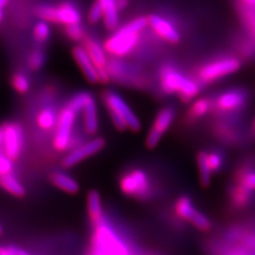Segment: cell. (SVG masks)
<instances>
[{"mask_svg": "<svg viewBox=\"0 0 255 255\" xmlns=\"http://www.w3.org/2000/svg\"><path fill=\"white\" fill-rule=\"evenodd\" d=\"M103 10V21L108 29H116L119 23L117 0H97Z\"/></svg>", "mask_w": 255, "mask_h": 255, "instance_id": "ac0fdd59", "label": "cell"}, {"mask_svg": "<svg viewBox=\"0 0 255 255\" xmlns=\"http://www.w3.org/2000/svg\"><path fill=\"white\" fill-rule=\"evenodd\" d=\"M241 68V62L234 57H223L211 61L198 70V79L202 83H213L232 75Z\"/></svg>", "mask_w": 255, "mask_h": 255, "instance_id": "8992f818", "label": "cell"}, {"mask_svg": "<svg viewBox=\"0 0 255 255\" xmlns=\"http://www.w3.org/2000/svg\"><path fill=\"white\" fill-rule=\"evenodd\" d=\"M1 232H2V230H1V227H0V234H1Z\"/></svg>", "mask_w": 255, "mask_h": 255, "instance_id": "ab89813d", "label": "cell"}, {"mask_svg": "<svg viewBox=\"0 0 255 255\" xmlns=\"http://www.w3.org/2000/svg\"><path fill=\"white\" fill-rule=\"evenodd\" d=\"M0 255H18V249L15 247H0Z\"/></svg>", "mask_w": 255, "mask_h": 255, "instance_id": "d6a6232c", "label": "cell"}, {"mask_svg": "<svg viewBox=\"0 0 255 255\" xmlns=\"http://www.w3.org/2000/svg\"><path fill=\"white\" fill-rule=\"evenodd\" d=\"M9 0H0V21L2 19V9L7 4Z\"/></svg>", "mask_w": 255, "mask_h": 255, "instance_id": "e575fe53", "label": "cell"}, {"mask_svg": "<svg viewBox=\"0 0 255 255\" xmlns=\"http://www.w3.org/2000/svg\"><path fill=\"white\" fill-rule=\"evenodd\" d=\"M247 102V95L244 91L231 89L221 93L214 102V106L222 113H233L242 110Z\"/></svg>", "mask_w": 255, "mask_h": 255, "instance_id": "4fadbf2b", "label": "cell"}, {"mask_svg": "<svg viewBox=\"0 0 255 255\" xmlns=\"http://www.w3.org/2000/svg\"><path fill=\"white\" fill-rule=\"evenodd\" d=\"M51 181L59 189L68 194H77L80 188L78 182L65 172H54L51 177Z\"/></svg>", "mask_w": 255, "mask_h": 255, "instance_id": "ffe728a7", "label": "cell"}, {"mask_svg": "<svg viewBox=\"0 0 255 255\" xmlns=\"http://www.w3.org/2000/svg\"><path fill=\"white\" fill-rule=\"evenodd\" d=\"M0 185H1L2 188H4L7 193H10L11 195L16 197H22L26 194L25 187L22 186L21 183L16 179L12 173L0 178Z\"/></svg>", "mask_w": 255, "mask_h": 255, "instance_id": "cb8c5ba5", "label": "cell"}, {"mask_svg": "<svg viewBox=\"0 0 255 255\" xmlns=\"http://www.w3.org/2000/svg\"><path fill=\"white\" fill-rule=\"evenodd\" d=\"M18 255H31L29 252L22 250V249H18Z\"/></svg>", "mask_w": 255, "mask_h": 255, "instance_id": "74e56055", "label": "cell"}, {"mask_svg": "<svg viewBox=\"0 0 255 255\" xmlns=\"http://www.w3.org/2000/svg\"><path fill=\"white\" fill-rule=\"evenodd\" d=\"M13 170V161L0 151V178L11 174Z\"/></svg>", "mask_w": 255, "mask_h": 255, "instance_id": "f546056e", "label": "cell"}, {"mask_svg": "<svg viewBox=\"0 0 255 255\" xmlns=\"http://www.w3.org/2000/svg\"><path fill=\"white\" fill-rule=\"evenodd\" d=\"M92 255H132V253L116 231L103 219L95 226Z\"/></svg>", "mask_w": 255, "mask_h": 255, "instance_id": "277c9868", "label": "cell"}, {"mask_svg": "<svg viewBox=\"0 0 255 255\" xmlns=\"http://www.w3.org/2000/svg\"><path fill=\"white\" fill-rule=\"evenodd\" d=\"M174 213L181 220L188 221L195 228L203 231V232L210 231L212 228L210 218L197 209L188 196H181L175 201Z\"/></svg>", "mask_w": 255, "mask_h": 255, "instance_id": "9c48e42d", "label": "cell"}, {"mask_svg": "<svg viewBox=\"0 0 255 255\" xmlns=\"http://www.w3.org/2000/svg\"><path fill=\"white\" fill-rule=\"evenodd\" d=\"M3 146V130H2V127L0 128V149L2 148Z\"/></svg>", "mask_w": 255, "mask_h": 255, "instance_id": "d590c367", "label": "cell"}, {"mask_svg": "<svg viewBox=\"0 0 255 255\" xmlns=\"http://www.w3.org/2000/svg\"><path fill=\"white\" fill-rule=\"evenodd\" d=\"M36 14L44 21L61 23L66 27L79 25L82 19L78 6L71 2H63L57 5H41L37 7Z\"/></svg>", "mask_w": 255, "mask_h": 255, "instance_id": "5b68a950", "label": "cell"}, {"mask_svg": "<svg viewBox=\"0 0 255 255\" xmlns=\"http://www.w3.org/2000/svg\"><path fill=\"white\" fill-rule=\"evenodd\" d=\"M33 33H34V37L36 41L38 42H46L48 38H49L50 36V33H51V29H50V26L49 23H48L47 21H38L35 27H34V30H33Z\"/></svg>", "mask_w": 255, "mask_h": 255, "instance_id": "4316f807", "label": "cell"}, {"mask_svg": "<svg viewBox=\"0 0 255 255\" xmlns=\"http://www.w3.org/2000/svg\"><path fill=\"white\" fill-rule=\"evenodd\" d=\"M12 85L16 92L20 94H26L30 90V80L22 73L15 74L12 78Z\"/></svg>", "mask_w": 255, "mask_h": 255, "instance_id": "484cf974", "label": "cell"}, {"mask_svg": "<svg viewBox=\"0 0 255 255\" xmlns=\"http://www.w3.org/2000/svg\"><path fill=\"white\" fill-rule=\"evenodd\" d=\"M236 185L253 194L255 191V169L249 168L239 171Z\"/></svg>", "mask_w": 255, "mask_h": 255, "instance_id": "d4e9b609", "label": "cell"}, {"mask_svg": "<svg viewBox=\"0 0 255 255\" xmlns=\"http://www.w3.org/2000/svg\"><path fill=\"white\" fill-rule=\"evenodd\" d=\"M103 100L108 108L112 123L119 131L129 129L133 132H138L140 130L141 124L139 118L121 95L114 91H108L103 96Z\"/></svg>", "mask_w": 255, "mask_h": 255, "instance_id": "3957f363", "label": "cell"}, {"mask_svg": "<svg viewBox=\"0 0 255 255\" xmlns=\"http://www.w3.org/2000/svg\"><path fill=\"white\" fill-rule=\"evenodd\" d=\"M81 113L83 115V126L86 134L94 135L97 133L99 129L98 108L93 96H91L90 99L87 100Z\"/></svg>", "mask_w": 255, "mask_h": 255, "instance_id": "e0dca14e", "label": "cell"}, {"mask_svg": "<svg viewBox=\"0 0 255 255\" xmlns=\"http://www.w3.org/2000/svg\"><path fill=\"white\" fill-rule=\"evenodd\" d=\"M66 33L67 35L74 39V41H81V39L84 38V29L83 27L80 25H74V26H69L66 27Z\"/></svg>", "mask_w": 255, "mask_h": 255, "instance_id": "1f68e13d", "label": "cell"}, {"mask_svg": "<svg viewBox=\"0 0 255 255\" xmlns=\"http://www.w3.org/2000/svg\"><path fill=\"white\" fill-rule=\"evenodd\" d=\"M106 141L100 137H96L93 139L87 140L81 145L75 147L73 150L68 152L63 158V166L65 168H70L78 164L81 163L84 159L89 158L90 156L98 153L99 151L105 147Z\"/></svg>", "mask_w": 255, "mask_h": 255, "instance_id": "8fae6325", "label": "cell"}, {"mask_svg": "<svg viewBox=\"0 0 255 255\" xmlns=\"http://www.w3.org/2000/svg\"><path fill=\"white\" fill-rule=\"evenodd\" d=\"M58 118L59 114L57 113L55 109L47 107L39 111V113L36 116V123L42 130L50 131L57 127Z\"/></svg>", "mask_w": 255, "mask_h": 255, "instance_id": "44dd1931", "label": "cell"}, {"mask_svg": "<svg viewBox=\"0 0 255 255\" xmlns=\"http://www.w3.org/2000/svg\"><path fill=\"white\" fill-rule=\"evenodd\" d=\"M147 26L148 19L146 17H137L119 28L103 45L107 53L118 58L131 53L136 48L140 39V33Z\"/></svg>", "mask_w": 255, "mask_h": 255, "instance_id": "6da1fadb", "label": "cell"}, {"mask_svg": "<svg viewBox=\"0 0 255 255\" xmlns=\"http://www.w3.org/2000/svg\"><path fill=\"white\" fill-rule=\"evenodd\" d=\"M91 23H97L101 19H103V10L98 1H96L92 4L89 11V17H87Z\"/></svg>", "mask_w": 255, "mask_h": 255, "instance_id": "4dcf8cb0", "label": "cell"}, {"mask_svg": "<svg viewBox=\"0 0 255 255\" xmlns=\"http://www.w3.org/2000/svg\"><path fill=\"white\" fill-rule=\"evenodd\" d=\"M174 119L175 110L172 107H164L158 111L146 138V146L149 149H153L158 145L164 134L170 129Z\"/></svg>", "mask_w": 255, "mask_h": 255, "instance_id": "30bf717a", "label": "cell"}, {"mask_svg": "<svg viewBox=\"0 0 255 255\" xmlns=\"http://www.w3.org/2000/svg\"><path fill=\"white\" fill-rule=\"evenodd\" d=\"M245 1H246L247 3H248L249 5L255 7V0H245Z\"/></svg>", "mask_w": 255, "mask_h": 255, "instance_id": "f35d334b", "label": "cell"}, {"mask_svg": "<svg viewBox=\"0 0 255 255\" xmlns=\"http://www.w3.org/2000/svg\"><path fill=\"white\" fill-rule=\"evenodd\" d=\"M148 19V26L154 33L165 42L175 44L181 39L180 32L173 23L158 14H151Z\"/></svg>", "mask_w": 255, "mask_h": 255, "instance_id": "5bb4252c", "label": "cell"}, {"mask_svg": "<svg viewBox=\"0 0 255 255\" xmlns=\"http://www.w3.org/2000/svg\"><path fill=\"white\" fill-rule=\"evenodd\" d=\"M119 187L129 197L145 199L151 194V183L148 174L141 169H133L126 172L121 181Z\"/></svg>", "mask_w": 255, "mask_h": 255, "instance_id": "ba28073f", "label": "cell"}, {"mask_svg": "<svg viewBox=\"0 0 255 255\" xmlns=\"http://www.w3.org/2000/svg\"><path fill=\"white\" fill-rule=\"evenodd\" d=\"M77 115V112L68 106L60 112L53 137V146L58 151H66L71 148L74 141V128Z\"/></svg>", "mask_w": 255, "mask_h": 255, "instance_id": "52a82bcc", "label": "cell"}, {"mask_svg": "<svg viewBox=\"0 0 255 255\" xmlns=\"http://www.w3.org/2000/svg\"><path fill=\"white\" fill-rule=\"evenodd\" d=\"M45 63V55L41 50H35L30 54L28 60V65L31 69L38 70Z\"/></svg>", "mask_w": 255, "mask_h": 255, "instance_id": "f1b7e54d", "label": "cell"}, {"mask_svg": "<svg viewBox=\"0 0 255 255\" xmlns=\"http://www.w3.org/2000/svg\"><path fill=\"white\" fill-rule=\"evenodd\" d=\"M158 79L165 94L178 95L185 102L194 100L200 92V85L196 80L185 76L172 65H164L159 70Z\"/></svg>", "mask_w": 255, "mask_h": 255, "instance_id": "7a4b0ae2", "label": "cell"}, {"mask_svg": "<svg viewBox=\"0 0 255 255\" xmlns=\"http://www.w3.org/2000/svg\"><path fill=\"white\" fill-rule=\"evenodd\" d=\"M197 164L199 168V175H200V183L203 187H209L212 182V170L207 163L206 152L202 151V152L198 153L197 155Z\"/></svg>", "mask_w": 255, "mask_h": 255, "instance_id": "603a6c76", "label": "cell"}, {"mask_svg": "<svg viewBox=\"0 0 255 255\" xmlns=\"http://www.w3.org/2000/svg\"><path fill=\"white\" fill-rule=\"evenodd\" d=\"M3 130V153L12 161L18 158L23 147V131L18 124H5Z\"/></svg>", "mask_w": 255, "mask_h": 255, "instance_id": "7c38bea8", "label": "cell"}, {"mask_svg": "<svg viewBox=\"0 0 255 255\" xmlns=\"http://www.w3.org/2000/svg\"><path fill=\"white\" fill-rule=\"evenodd\" d=\"M129 4V0H117V5L119 11L125 10L126 7Z\"/></svg>", "mask_w": 255, "mask_h": 255, "instance_id": "836d02e7", "label": "cell"}, {"mask_svg": "<svg viewBox=\"0 0 255 255\" xmlns=\"http://www.w3.org/2000/svg\"><path fill=\"white\" fill-rule=\"evenodd\" d=\"M251 132H252V134L255 136V117H254L253 122H252V125H251Z\"/></svg>", "mask_w": 255, "mask_h": 255, "instance_id": "8d00e7d4", "label": "cell"}, {"mask_svg": "<svg viewBox=\"0 0 255 255\" xmlns=\"http://www.w3.org/2000/svg\"><path fill=\"white\" fill-rule=\"evenodd\" d=\"M87 210H89L90 218L95 226L105 219V217H103L101 198L98 191L91 190L89 193V196H87Z\"/></svg>", "mask_w": 255, "mask_h": 255, "instance_id": "d6986e66", "label": "cell"}, {"mask_svg": "<svg viewBox=\"0 0 255 255\" xmlns=\"http://www.w3.org/2000/svg\"><path fill=\"white\" fill-rule=\"evenodd\" d=\"M207 163H209L210 168L213 173L218 172L223 166V156L218 151H211V152H206Z\"/></svg>", "mask_w": 255, "mask_h": 255, "instance_id": "83f0119b", "label": "cell"}, {"mask_svg": "<svg viewBox=\"0 0 255 255\" xmlns=\"http://www.w3.org/2000/svg\"><path fill=\"white\" fill-rule=\"evenodd\" d=\"M214 106V102L210 98H198L196 99L188 110L187 117L191 121H196V119H200L204 117L206 114L210 113Z\"/></svg>", "mask_w": 255, "mask_h": 255, "instance_id": "7402d4cb", "label": "cell"}, {"mask_svg": "<svg viewBox=\"0 0 255 255\" xmlns=\"http://www.w3.org/2000/svg\"><path fill=\"white\" fill-rule=\"evenodd\" d=\"M84 48L97 67L100 75V82L107 83L110 80V74L108 69V57L105 46L93 38H86Z\"/></svg>", "mask_w": 255, "mask_h": 255, "instance_id": "9a60e30c", "label": "cell"}, {"mask_svg": "<svg viewBox=\"0 0 255 255\" xmlns=\"http://www.w3.org/2000/svg\"><path fill=\"white\" fill-rule=\"evenodd\" d=\"M73 54L79 67L81 68L83 75L85 76V78L89 80L91 83L100 82L99 71L94 64L93 60L91 59L89 53H87L84 46L75 47L73 50Z\"/></svg>", "mask_w": 255, "mask_h": 255, "instance_id": "2e32d148", "label": "cell"}]
</instances>
